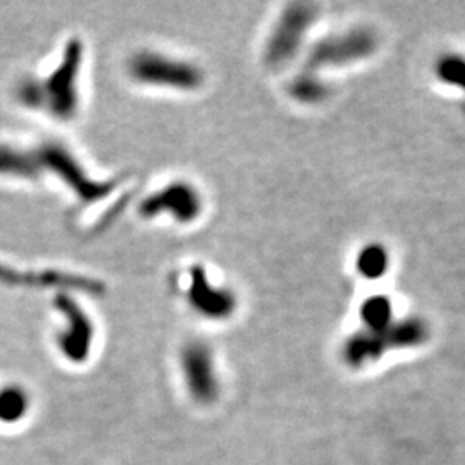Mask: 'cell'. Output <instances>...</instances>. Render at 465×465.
<instances>
[{
    "instance_id": "1",
    "label": "cell",
    "mask_w": 465,
    "mask_h": 465,
    "mask_svg": "<svg viewBox=\"0 0 465 465\" xmlns=\"http://www.w3.org/2000/svg\"><path fill=\"white\" fill-rule=\"evenodd\" d=\"M84 47L73 38L64 50L59 67L44 80L26 78L16 86V99L28 109H44L57 119H73L78 111V74Z\"/></svg>"
},
{
    "instance_id": "2",
    "label": "cell",
    "mask_w": 465,
    "mask_h": 465,
    "mask_svg": "<svg viewBox=\"0 0 465 465\" xmlns=\"http://www.w3.org/2000/svg\"><path fill=\"white\" fill-rule=\"evenodd\" d=\"M32 152L38 176H42V173L45 171L59 176L61 182L74 190V193L84 202H97L107 197L119 183L116 180L94 182L92 178H88L84 167L73 157V153L57 142L42 143L40 147L32 149Z\"/></svg>"
},
{
    "instance_id": "3",
    "label": "cell",
    "mask_w": 465,
    "mask_h": 465,
    "mask_svg": "<svg viewBox=\"0 0 465 465\" xmlns=\"http://www.w3.org/2000/svg\"><path fill=\"white\" fill-rule=\"evenodd\" d=\"M378 49V35L369 28H355L319 40L305 59V69L317 73L322 67L347 66L371 57Z\"/></svg>"
},
{
    "instance_id": "4",
    "label": "cell",
    "mask_w": 465,
    "mask_h": 465,
    "mask_svg": "<svg viewBox=\"0 0 465 465\" xmlns=\"http://www.w3.org/2000/svg\"><path fill=\"white\" fill-rule=\"evenodd\" d=\"M130 74L136 82L176 90H197L203 84L199 67L155 52H140L130 61Z\"/></svg>"
},
{
    "instance_id": "5",
    "label": "cell",
    "mask_w": 465,
    "mask_h": 465,
    "mask_svg": "<svg viewBox=\"0 0 465 465\" xmlns=\"http://www.w3.org/2000/svg\"><path fill=\"white\" fill-rule=\"evenodd\" d=\"M316 21V9L311 4H292L282 11L267 40L264 59L272 67L288 64L299 54L305 35Z\"/></svg>"
},
{
    "instance_id": "6",
    "label": "cell",
    "mask_w": 465,
    "mask_h": 465,
    "mask_svg": "<svg viewBox=\"0 0 465 465\" xmlns=\"http://www.w3.org/2000/svg\"><path fill=\"white\" fill-rule=\"evenodd\" d=\"M138 211L143 217L167 213L180 223H192L202 214V197L192 184L178 182L147 197Z\"/></svg>"
},
{
    "instance_id": "7",
    "label": "cell",
    "mask_w": 465,
    "mask_h": 465,
    "mask_svg": "<svg viewBox=\"0 0 465 465\" xmlns=\"http://www.w3.org/2000/svg\"><path fill=\"white\" fill-rule=\"evenodd\" d=\"M182 369L188 391L200 403H213L219 393L214 359L205 343H190L182 351Z\"/></svg>"
},
{
    "instance_id": "8",
    "label": "cell",
    "mask_w": 465,
    "mask_h": 465,
    "mask_svg": "<svg viewBox=\"0 0 465 465\" xmlns=\"http://www.w3.org/2000/svg\"><path fill=\"white\" fill-rule=\"evenodd\" d=\"M55 307L67 319L64 332L59 336V349L73 362H84L92 349L94 326L92 321L82 311L78 303H74L67 295H57Z\"/></svg>"
},
{
    "instance_id": "9",
    "label": "cell",
    "mask_w": 465,
    "mask_h": 465,
    "mask_svg": "<svg viewBox=\"0 0 465 465\" xmlns=\"http://www.w3.org/2000/svg\"><path fill=\"white\" fill-rule=\"evenodd\" d=\"M192 282L188 290V302L190 305L209 319H226L232 316L236 309V299L230 290L213 286L203 267H192L190 271Z\"/></svg>"
},
{
    "instance_id": "10",
    "label": "cell",
    "mask_w": 465,
    "mask_h": 465,
    "mask_svg": "<svg viewBox=\"0 0 465 465\" xmlns=\"http://www.w3.org/2000/svg\"><path fill=\"white\" fill-rule=\"evenodd\" d=\"M0 282L13 284V286H57V288H76L86 293L102 295L104 284L94 280H86L73 274L55 272V271H44V272H19L13 267L0 264Z\"/></svg>"
},
{
    "instance_id": "11",
    "label": "cell",
    "mask_w": 465,
    "mask_h": 465,
    "mask_svg": "<svg viewBox=\"0 0 465 465\" xmlns=\"http://www.w3.org/2000/svg\"><path fill=\"white\" fill-rule=\"evenodd\" d=\"M381 334L388 350L416 349L430 338V326L420 317H405L393 321Z\"/></svg>"
},
{
    "instance_id": "12",
    "label": "cell",
    "mask_w": 465,
    "mask_h": 465,
    "mask_svg": "<svg viewBox=\"0 0 465 465\" xmlns=\"http://www.w3.org/2000/svg\"><path fill=\"white\" fill-rule=\"evenodd\" d=\"M0 176L36 180L38 174L35 169L32 149H16L11 145H0Z\"/></svg>"
},
{
    "instance_id": "13",
    "label": "cell",
    "mask_w": 465,
    "mask_h": 465,
    "mask_svg": "<svg viewBox=\"0 0 465 465\" xmlns=\"http://www.w3.org/2000/svg\"><path fill=\"white\" fill-rule=\"evenodd\" d=\"M361 321L367 331L386 330L395 321L391 300L382 295H374L364 300V303L361 305Z\"/></svg>"
},
{
    "instance_id": "14",
    "label": "cell",
    "mask_w": 465,
    "mask_h": 465,
    "mask_svg": "<svg viewBox=\"0 0 465 465\" xmlns=\"http://www.w3.org/2000/svg\"><path fill=\"white\" fill-rule=\"evenodd\" d=\"M390 267V253L381 243H369L357 255V271L366 280H380Z\"/></svg>"
},
{
    "instance_id": "15",
    "label": "cell",
    "mask_w": 465,
    "mask_h": 465,
    "mask_svg": "<svg viewBox=\"0 0 465 465\" xmlns=\"http://www.w3.org/2000/svg\"><path fill=\"white\" fill-rule=\"evenodd\" d=\"M290 94L302 104H317L328 97V86L312 71H303L290 84Z\"/></svg>"
},
{
    "instance_id": "16",
    "label": "cell",
    "mask_w": 465,
    "mask_h": 465,
    "mask_svg": "<svg viewBox=\"0 0 465 465\" xmlns=\"http://www.w3.org/2000/svg\"><path fill=\"white\" fill-rule=\"evenodd\" d=\"M28 407V397L16 386L0 391V420L16 422L25 416Z\"/></svg>"
},
{
    "instance_id": "17",
    "label": "cell",
    "mask_w": 465,
    "mask_h": 465,
    "mask_svg": "<svg viewBox=\"0 0 465 465\" xmlns=\"http://www.w3.org/2000/svg\"><path fill=\"white\" fill-rule=\"evenodd\" d=\"M436 74L441 82L465 90V57L459 54H447L436 63Z\"/></svg>"
}]
</instances>
